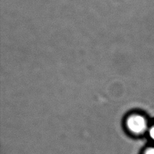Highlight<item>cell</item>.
Listing matches in <instances>:
<instances>
[{
  "mask_svg": "<svg viewBox=\"0 0 154 154\" xmlns=\"http://www.w3.org/2000/svg\"><path fill=\"white\" fill-rule=\"evenodd\" d=\"M150 125L144 115L134 113L127 117L126 120V127L129 132L134 135H141L148 132Z\"/></svg>",
  "mask_w": 154,
  "mask_h": 154,
  "instance_id": "1",
  "label": "cell"
},
{
  "mask_svg": "<svg viewBox=\"0 0 154 154\" xmlns=\"http://www.w3.org/2000/svg\"><path fill=\"white\" fill-rule=\"evenodd\" d=\"M147 134H148L149 138H150L152 141H154V122L150 126Z\"/></svg>",
  "mask_w": 154,
  "mask_h": 154,
  "instance_id": "2",
  "label": "cell"
},
{
  "mask_svg": "<svg viewBox=\"0 0 154 154\" xmlns=\"http://www.w3.org/2000/svg\"><path fill=\"white\" fill-rule=\"evenodd\" d=\"M143 154H154V146H151L144 150Z\"/></svg>",
  "mask_w": 154,
  "mask_h": 154,
  "instance_id": "3",
  "label": "cell"
}]
</instances>
